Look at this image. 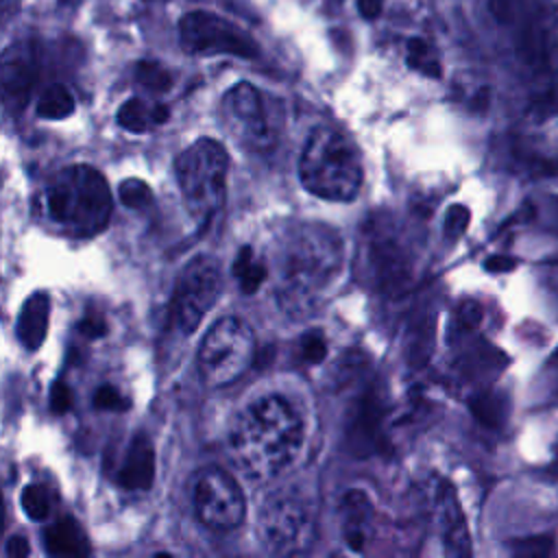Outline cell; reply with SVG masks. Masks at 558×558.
<instances>
[{"mask_svg":"<svg viewBox=\"0 0 558 558\" xmlns=\"http://www.w3.org/2000/svg\"><path fill=\"white\" fill-rule=\"evenodd\" d=\"M277 259V299L292 316H305L340 279L344 244L327 225H301L283 238Z\"/></svg>","mask_w":558,"mask_h":558,"instance_id":"6da1fadb","label":"cell"},{"mask_svg":"<svg viewBox=\"0 0 558 558\" xmlns=\"http://www.w3.org/2000/svg\"><path fill=\"white\" fill-rule=\"evenodd\" d=\"M303 445V418L283 397L268 395L246 405L229 436L235 466L253 480H270L288 469Z\"/></svg>","mask_w":558,"mask_h":558,"instance_id":"7a4b0ae2","label":"cell"},{"mask_svg":"<svg viewBox=\"0 0 558 558\" xmlns=\"http://www.w3.org/2000/svg\"><path fill=\"white\" fill-rule=\"evenodd\" d=\"M48 220L72 238L102 231L111 216V192L105 177L85 163L63 168L46 190Z\"/></svg>","mask_w":558,"mask_h":558,"instance_id":"3957f363","label":"cell"},{"mask_svg":"<svg viewBox=\"0 0 558 558\" xmlns=\"http://www.w3.org/2000/svg\"><path fill=\"white\" fill-rule=\"evenodd\" d=\"M362 159L355 144L336 129H316L299 159L307 192L327 201H351L362 185Z\"/></svg>","mask_w":558,"mask_h":558,"instance_id":"277c9868","label":"cell"},{"mask_svg":"<svg viewBox=\"0 0 558 558\" xmlns=\"http://www.w3.org/2000/svg\"><path fill=\"white\" fill-rule=\"evenodd\" d=\"M229 159L220 142L201 137L174 161V174L192 218L207 227L225 205Z\"/></svg>","mask_w":558,"mask_h":558,"instance_id":"5b68a950","label":"cell"},{"mask_svg":"<svg viewBox=\"0 0 558 558\" xmlns=\"http://www.w3.org/2000/svg\"><path fill=\"white\" fill-rule=\"evenodd\" d=\"M360 266L366 281L379 292L399 294L410 286V248L388 216H375L364 225L360 240Z\"/></svg>","mask_w":558,"mask_h":558,"instance_id":"8992f818","label":"cell"},{"mask_svg":"<svg viewBox=\"0 0 558 558\" xmlns=\"http://www.w3.org/2000/svg\"><path fill=\"white\" fill-rule=\"evenodd\" d=\"M255 357V338L246 323L235 316L216 320L198 349V371L207 386L233 384Z\"/></svg>","mask_w":558,"mask_h":558,"instance_id":"52a82bcc","label":"cell"},{"mask_svg":"<svg viewBox=\"0 0 558 558\" xmlns=\"http://www.w3.org/2000/svg\"><path fill=\"white\" fill-rule=\"evenodd\" d=\"M312 523L310 499L296 486L270 493L259 508V536L275 554H296L305 549Z\"/></svg>","mask_w":558,"mask_h":558,"instance_id":"ba28073f","label":"cell"},{"mask_svg":"<svg viewBox=\"0 0 558 558\" xmlns=\"http://www.w3.org/2000/svg\"><path fill=\"white\" fill-rule=\"evenodd\" d=\"M220 286V268L211 257H196L185 264L177 277L170 301V320L179 333L190 336L196 331L203 316L216 303Z\"/></svg>","mask_w":558,"mask_h":558,"instance_id":"9c48e42d","label":"cell"},{"mask_svg":"<svg viewBox=\"0 0 558 558\" xmlns=\"http://www.w3.org/2000/svg\"><path fill=\"white\" fill-rule=\"evenodd\" d=\"M179 39L190 54H231L242 59H255L259 54L255 39L246 31L207 11L183 15L179 22Z\"/></svg>","mask_w":558,"mask_h":558,"instance_id":"30bf717a","label":"cell"},{"mask_svg":"<svg viewBox=\"0 0 558 558\" xmlns=\"http://www.w3.org/2000/svg\"><path fill=\"white\" fill-rule=\"evenodd\" d=\"M194 510L209 530L229 532L242 523L246 501L231 473L209 466L194 482Z\"/></svg>","mask_w":558,"mask_h":558,"instance_id":"8fae6325","label":"cell"},{"mask_svg":"<svg viewBox=\"0 0 558 558\" xmlns=\"http://www.w3.org/2000/svg\"><path fill=\"white\" fill-rule=\"evenodd\" d=\"M222 116L229 133L248 150H266L275 144V131L262 94L248 85H233L222 98Z\"/></svg>","mask_w":558,"mask_h":558,"instance_id":"7c38bea8","label":"cell"},{"mask_svg":"<svg viewBox=\"0 0 558 558\" xmlns=\"http://www.w3.org/2000/svg\"><path fill=\"white\" fill-rule=\"evenodd\" d=\"M436 506H438V523H440V534H442L447 554L469 556L471 538H469L466 521H464V514L460 510V504L456 499L451 484L440 482V486L436 490Z\"/></svg>","mask_w":558,"mask_h":558,"instance_id":"4fadbf2b","label":"cell"},{"mask_svg":"<svg viewBox=\"0 0 558 558\" xmlns=\"http://www.w3.org/2000/svg\"><path fill=\"white\" fill-rule=\"evenodd\" d=\"M381 399L373 392H366V397L360 399L355 410L351 412L349 423V440L360 456H368V451L381 447Z\"/></svg>","mask_w":558,"mask_h":558,"instance_id":"5bb4252c","label":"cell"},{"mask_svg":"<svg viewBox=\"0 0 558 558\" xmlns=\"http://www.w3.org/2000/svg\"><path fill=\"white\" fill-rule=\"evenodd\" d=\"M155 480V449L144 434H135L126 445L120 466L118 482L129 490H148Z\"/></svg>","mask_w":558,"mask_h":558,"instance_id":"9a60e30c","label":"cell"},{"mask_svg":"<svg viewBox=\"0 0 558 558\" xmlns=\"http://www.w3.org/2000/svg\"><path fill=\"white\" fill-rule=\"evenodd\" d=\"M35 83V65L28 57L7 52L2 61V96L11 111H22L31 98Z\"/></svg>","mask_w":558,"mask_h":558,"instance_id":"2e32d148","label":"cell"},{"mask_svg":"<svg viewBox=\"0 0 558 558\" xmlns=\"http://www.w3.org/2000/svg\"><path fill=\"white\" fill-rule=\"evenodd\" d=\"M48 323H50V299L44 292L31 294L24 301L17 318L20 342L31 351L39 349L46 338Z\"/></svg>","mask_w":558,"mask_h":558,"instance_id":"e0dca14e","label":"cell"},{"mask_svg":"<svg viewBox=\"0 0 558 558\" xmlns=\"http://www.w3.org/2000/svg\"><path fill=\"white\" fill-rule=\"evenodd\" d=\"M342 530H344V543L353 551H364L366 547V525L371 523V504L368 497L360 490H351L344 495L342 501Z\"/></svg>","mask_w":558,"mask_h":558,"instance_id":"ac0fdd59","label":"cell"},{"mask_svg":"<svg viewBox=\"0 0 558 558\" xmlns=\"http://www.w3.org/2000/svg\"><path fill=\"white\" fill-rule=\"evenodd\" d=\"M44 545L54 556H85L89 554L87 536L72 517H61L44 532Z\"/></svg>","mask_w":558,"mask_h":558,"instance_id":"d6986e66","label":"cell"},{"mask_svg":"<svg viewBox=\"0 0 558 558\" xmlns=\"http://www.w3.org/2000/svg\"><path fill=\"white\" fill-rule=\"evenodd\" d=\"M170 118V109L161 102L148 105L140 98H129L118 109V124L131 133H146Z\"/></svg>","mask_w":558,"mask_h":558,"instance_id":"ffe728a7","label":"cell"},{"mask_svg":"<svg viewBox=\"0 0 558 558\" xmlns=\"http://www.w3.org/2000/svg\"><path fill=\"white\" fill-rule=\"evenodd\" d=\"M266 264L259 262L251 246H242L233 262V277L244 294H255L259 286L266 281Z\"/></svg>","mask_w":558,"mask_h":558,"instance_id":"44dd1931","label":"cell"},{"mask_svg":"<svg viewBox=\"0 0 558 558\" xmlns=\"http://www.w3.org/2000/svg\"><path fill=\"white\" fill-rule=\"evenodd\" d=\"M72 111H74V96L61 83L46 87L37 100V116L46 120H63Z\"/></svg>","mask_w":558,"mask_h":558,"instance_id":"7402d4cb","label":"cell"},{"mask_svg":"<svg viewBox=\"0 0 558 558\" xmlns=\"http://www.w3.org/2000/svg\"><path fill=\"white\" fill-rule=\"evenodd\" d=\"M405 61L412 70L438 78L440 76V61L436 57V52L432 50V46L421 39V37H410L408 46H405Z\"/></svg>","mask_w":558,"mask_h":558,"instance_id":"603a6c76","label":"cell"},{"mask_svg":"<svg viewBox=\"0 0 558 558\" xmlns=\"http://www.w3.org/2000/svg\"><path fill=\"white\" fill-rule=\"evenodd\" d=\"M471 412L475 418L488 427H501L506 421V399L497 392H482L471 399Z\"/></svg>","mask_w":558,"mask_h":558,"instance_id":"cb8c5ba5","label":"cell"},{"mask_svg":"<svg viewBox=\"0 0 558 558\" xmlns=\"http://www.w3.org/2000/svg\"><path fill=\"white\" fill-rule=\"evenodd\" d=\"M20 499H22L24 512H26L33 521H44V519L50 514L52 499H50V493H48L46 486H41V484H28V486H24Z\"/></svg>","mask_w":558,"mask_h":558,"instance_id":"d4e9b609","label":"cell"},{"mask_svg":"<svg viewBox=\"0 0 558 558\" xmlns=\"http://www.w3.org/2000/svg\"><path fill=\"white\" fill-rule=\"evenodd\" d=\"M135 78L150 92H168L172 87L170 72L157 61H140L135 65Z\"/></svg>","mask_w":558,"mask_h":558,"instance_id":"484cf974","label":"cell"},{"mask_svg":"<svg viewBox=\"0 0 558 558\" xmlns=\"http://www.w3.org/2000/svg\"><path fill=\"white\" fill-rule=\"evenodd\" d=\"M510 551L521 558H547V556L556 554V543H554V536L538 534V536L512 541Z\"/></svg>","mask_w":558,"mask_h":558,"instance_id":"4316f807","label":"cell"},{"mask_svg":"<svg viewBox=\"0 0 558 558\" xmlns=\"http://www.w3.org/2000/svg\"><path fill=\"white\" fill-rule=\"evenodd\" d=\"M120 201L131 209H140L150 203V187L140 179H126L120 185Z\"/></svg>","mask_w":558,"mask_h":558,"instance_id":"83f0119b","label":"cell"},{"mask_svg":"<svg viewBox=\"0 0 558 558\" xmlns=\"http://www.w3.org/2000/svg\"><path fill=\"white\" fill-rule=\"evenodd\" d=\"M94 408L96 410H105V412H122L129 408V399L111 384H102L96 392H94Z\"/></svg>","mask_w":558,"mask_h":558,"instance_id":"f1b7e54d","label":"cell"},{"mask_svg":"<svg viewBox=\"0 0 558 558\" xmlns=\"http://www.w3.org/2000/svg\"><path fill=\"white\" fill-rule=\"evenodd\" d=\"M469 222H471V211H469L464 205H451V207L447 209L445 222H442L445 235H447L449 240H458V238L466 231Z\"/></svg>","mask_w":558,"mask_h":558,"instance_id":"f546056e","label":"cell"},{"mask_svg":"<svg viewBox=\"0 0 558 558\" xmlns=\"http://www.w3.org/2000/svg\"><path fill=\"white\" fill-rule=\"evenodd\" d=\"M301 355L310 364H320L327 357V342L320 333H307L301 340Z\"/></svg>","mask_w":558,"mask_h":558,"instance_id":"4dcf8cb0","label":"cell"},{"mask_svg":"<svg viewBox=\"0 0 558 558\" xmlns=\"http://www.w3.org/2000/svg\"><path fill=\"white\" fill-rule=\"evenodd\" d=\"M482 318H484V310H482V305L477 301L466 299V301L460 303V307H458V323H460L462 329H466V331L477 329Z\"/></svg>","mask_w":558,"mask_h":558,"instance_id":"1f68e13d","label":"cell"},{"mask_svg":"<svg viewBox=\"0 0 558 558\" xmlns=\"http://www.w3.org/2000/svg\"><path fill=\"white\" fill-rule=\"evenodd\" d=\"M76 331L83 333L87 340H94V338H102L107 333V323L102 316L98 314H85V318L76 325Z\"/></svg>","mask_w":558,"mask_h":558,"instance_id":"d6a6232c","label":"cell"},{"mask_svg":"<svg viewBox=\"0 0 558 558\" xmlns=\"http://www.w3.org/2000/svg\"><path fill=\"white\" fill-rule=\"evenodd\" d=\"M50 408L54 414H63L72 408V390L63 381H54L50 390Z\"/></svg>","mask_w":558,"mask_h":558,"instance_id":"836d02e7","label":"cell"},{"mask_svg":"<svg viewBox=\"0 0 558 558\" xmlns=\"http://www.w3.org/2000/svg\"><path fill=\"white\" fill-rule=\"evenodd\" d=\"M517 264L519 262L514 257H510V255H490V257H486L484 268L488 272H510V270L517 268Z\"/></svg>","mask_w":558,"mask_h":558,"instance_id":"e575fe53","label":"cell"},{"mask_svg":"<svg viewBox=\"0 0 558 558\" xmlns=\"http://www.w3.org/2000/svg\"><path fill=\"white\" fill-rule=\"evenodd\" d=\"M4 551H7V556H11V558H24V556L31 554V547H28V543H26L24 536H11V538L7 541Z\"/></svg>","mask_w":558,"mask_h":558,"instance_id":"d590c367","label":"cell"},{"mask_svg":"<svg viewBox=\"0 0 558 558\" xmlns=\"http://www.w3.org/2000/svg\"><path fill=\"white\" fill-rule=\"evenodd\" d=\"M381 4H384V0H357L360 15L366 20H375L381 13Z\"/></svg>","mask_w":558,"mask_h":558,"instance_id":"8d00e7d4","label":"cell"},{"mask_svg":"<svg viewBox=\"0 0 558 558\" xmlns=\"http://www.w3.org/2000/svg\"><path fill=\"white\" fill-rule=\"evenodd\" d=\"M556 357H558V353H556Z\"/></svg>","mask_w":558,"mask_h":558,"instance_id":"74e56055","label":"cell"}]
</instances>
